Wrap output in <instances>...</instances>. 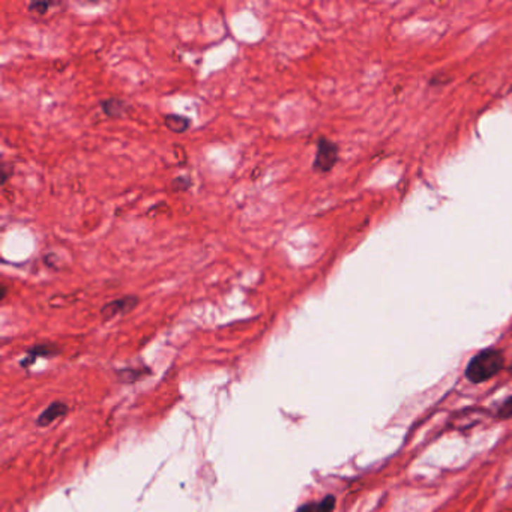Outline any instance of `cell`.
<instances>
[{"label": "cell", "mask_w": 512, "mask_h": 512, "mask_svg": "<svg viewBox=\"0 0 512 512\" xmlns=\"http://www.w3.org/2000/svg\"><path fill=\"white\" fill-rule=\"evenodd\" d=\"M56 353H58V349H56L54 346H51V344H38V346L32 347L27 352V359L21 361L20 364L27 366V365L35 362V359H38V358H47V356H54Z\"/></svg>", "instance_id": "cell-7"}, {"label": "cell", "mask_w": 512, "mask_h": 512, "mask_svg": "<svg viewBox=\"0 0 512 512\" xmlns=\"http://www.w3.org/2000/svg\"><path fill=\"white\" fill-rule=\"evenodd\" d=\"M505 365L504 352L499 349H484L469 361L464 376L475 385L484 383L502 371Z\"/></svg>", "instance_id": "cell-1"}, {"label": "cell", "mask_w": 512, "mask_h": 512, "mask_svg": "<svg viewBox=\"0 0 512 512\" xmlns=\"http://www.w3.org/2000/svg\"><path fill=\"white\" fill-rule=\"evenodd\" d=\"M139 300L140 299L137 296H124V297L111 300V302H107L101 308V316L104 320H111L117 316L127 314L139 305Z\"/></svg>", "instance_id": "cell-3"}, {"label": "cell", "mask_w": 512, "mask_h": 512, "mask_svg": "<svg viewBox=\"0 0 512 512\" xmlns=\"http://www.w3.org/2000/svg\"><path fill=\"white\" fill-rule=\"evenodd\" d=\"M68 410L70 409L65 403L54 402L47 409H44L41 411V415L37 419V425L41 427V428H46V427L51 425L54 421H58V419H60L62 416H65L66 414H68Z\"/></svg>", "instance_id": "cell-4"}, {"label": "cell", "mask_w": 512, "mask_h": 512, "mask_svg": "<svg viewBox=\"0 0 512 512\" xmlns=\"http://www.w3.org/2000/svg\"><path fill=\"white\" fill-rule=\"evenodd\" d=\"M164 125L165 128L174 132V134H182V132L188 131L191 127V120L181 115H167L164 117Z\"/></svg>", "instance_id": "cell-6"}, {"label": "cell", "mask_w": 512, "mask_h": 512, "mask_svg": "<svg viewBox=\"0 0 512 512\" xmlns=\"http://www.w3.org/2000/svg\"><path fill=\"white\" fill-rule=\"evenodd\" d=\"M191 188V181L188 179V177H176V179L172 182V189L176 193H184V191H188V189Z\"/></svg>", "instance_id": "cell-10"}, {"label": "cell", "mask_w": 512, "mask_h": 512, "mask_svg": "<svg viewBox=\"0 0 512 512\" xmlns=\"http://www.w3.org/2000/svg\"><path fill=\"white\" fill-rule=\"evenodd\" d=\"M497 418L499 419H509L512 418V397L506 398L505 402L500 404L497 410Z\"/></svg>", "instance_id": "cell-9"}, {"label": "cell", "mask_w": 512, "mask_h": 512, "mask_svg": "<svg viewBox=\"0 0 512 512\" xmlns=\"http://www.w3.org/2000/svg\"><path fill=\"white\" fill-rule=\"evenodd\" d=\"M101 108L105 116H108L111 119H116V117L124 116L127 105L119 98H108V99H104V101L101 103Z\"/></svg>", "instance_id": "cell-8"}, {"label": "cell", "mask_w": 512, "mask_h": 512, "mask_svg": "<svg viewBox=\"0 0 512 512\" xmlns=\"http://www.w3.org/2000/svg\"><path fill=\"white\" fill-rule=\"evenodd\" d=\"M338 146L333 141L320 137L317 140V151L313 161V170L317 173H329L338 161Z\"/></svg>", "instance_id": "cell-2"}, {"label": "cell", "mask_w": 512, "mask_h": 512, "mask_svg": "<svg viewBox=\"0 0 512 512\" xmlns=\"http://www.w3.org/2000/svg\"><path fill=\"white\" fill-rule=\"evenodd\" d=\"M53 5H56V4H53V2H33V4L29 5V11L33 14L44 15Z\"/></svg>", "instance_id": "cell-11"}, {"label": "cell", "mask_w": 512, "mask_h": 512, "mask_svg": "<svg viewBox=\"0 0 512 512\" xmlns=\"http://www.w3.org/2000/svg\"><path fill=\"white\" fill-rule=\"evenodd\" d=\"M337 505V500L333 496H326L325 499L319 500V502H309L300 506L297 512H333Z\"/></svg>", "instance_id": "cell-5"}]
</instances>
